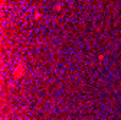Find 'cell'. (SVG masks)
I'll return each instance as SVG.
<instances>
[{
	"instance_id": "obj_1",
	"label": "cell",
	"mask_w": 121,
	"mask_h": 120,
	"mask_svg": "<svg viewBox=\"0 0 121 120\" xmlns=\"http://www.w3.org/2000/svg\"><path fill=\"white\" fill-rule=\"evenodd\" d=\"M23 71H25V67H23V64H20V65H17V69H16V72H14V75H19V74H20V75H22V74H23Z\"/></svg>"
}]
</instances>
